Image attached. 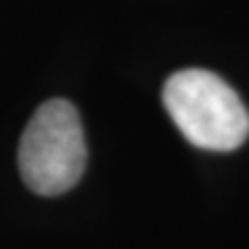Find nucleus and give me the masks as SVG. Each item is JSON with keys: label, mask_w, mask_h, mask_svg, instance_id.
<instances>
[{"label": "nucleus", "mask_w": 249, "mask_h": 249, "mask_svg": "<svg viewBox=\"0 0 249 249\" xmlns=\"http://www.w3.org/2000/svg\"><path fill=\"white\" fill-rule=\"evenodd\" d=\"M166 112L185 139L208 152H232L249 135V112L237 91L206 69H185L162 89Z\"/></svg>", "instance_id": "f257e3e1"}, {"label": "nucleus", "mask_w": 249, "mask_h": 249, "mask_svg": "<svg viewBox=\"0 0 249 249\" xmlns=\"http://www.w3.org/2000/svg\"><path fill=\"white\" fill-rule=\"evenodd\" d=\"M19 170L37 196H60L79 183L88 162L79 112L67 100H48L31 116L19 143Z\"/></svg>", "instance_id": "f03ea898"}]
</instances>
